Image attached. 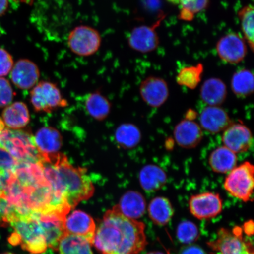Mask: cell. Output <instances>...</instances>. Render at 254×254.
<instances>
[{
  "instance_id": "1",
  "label": "cell",
  "mask_w": 254,
  "mask_h": 254,
  "mask_svg": "<svg viewBox=\"0 0 254 254\" xmlns=\"http://www.w3.org/2000/svg\"><path fill=\"white\" fill-rule=\"evenodd\" d=\"M144 222L124 215L117 205L104 214L93 241L101 254H138L148 242Z\"/></svg>"
},
{
  "instance_id": "2",
  "label": "cell",
  "mask_w": 254,
  "mask_h": 254,
  "mask_svg": "<svg viewBox=\"0 0 254 254\" xmlns=\"http://www.w3.org/2000/svg\"><path fill=\"white\" fill-rule=\"evenodd\" d=\"M38 161L57 197L71 209L93 196L94 186L87 170L73 166L65 155L39 154Z\"/></svg>"
},
{
  "instance_id": "3",
  "label": "cell",
  "mask_w": 254,
  "mask_h": 254,
  "mask_svg": "<svg viewBox=\"0 0 254 254\" xmlns=\"http://www.w3.org/2000/svg\"><path fill=\"white\" fill-rule=\"evenodd\" d=\"M41 215L23 219L12 222L14 232L9 238L13 246H20L22 249L32 254H41L48 248L47 237Z\"/></svg>"
},
{
  "instance_id": "4",
  "label": "cell",
  "mask_w": 254,
  "mask_h": 254,
  "mask_svg": "<svg viewBox=\"0 0 254 254\" xmlns=\"http://www.w3.org/2000/svg\"><path fill=\"white\" fill-rule=\"evenodd\" d=\"M0 145L20 164L36 163L39 160V151L33 136L27 133L4 129L0 132Z\"/></svg>"
},
{
  "instance_id": "5",
  "label": "cell",
  "mask_w": 254,
  "mask_h": 254,
  "mask_svg": "<svg viewBox=\"0 0 254 254\" xmlns=\"http://www.w3.org/2000/svg\"><path fill=\"white\" fill-rule=\"evenodd\" d=\"M224 188L233 197L243 202L253 201L254 167L250 161H244L228 173Z\"/></svg>"
},
{
  "instance_id": "6",
  "label": "cell",
  "mask_w": 254,
  "mask_h": 254,
  "mask_svg": "<svg viewBox=\"0 0 254 254\" xmlns=\"http://www.w3.org/2000/svg\"><path fill=\"white\" fill-rule=\"evenodd\" d=\"M102 37L97 30L86 25L75 27L69 32L67 45L75 55L86 57L95 55L100 50Z\"/></svg>"
},
{
  "instance_id": "7",
  "label": "cell",
  "mask_w": 254,
  "mask_h": 254,
  "mask_svg": "<svg viewBox=\"0 0 254 254\" xmlns=\"http://www.w3.org/2000/svg\"><path fill=\"white\" fill-rule=\"evenodd\" d=\"M207 244L220 254H254L253 244L244 237L242 228L239 227L231 230L221 228L215 239Z\"/></svg>"
},
{
  "instance_id": "8",
  "label": "cell",
  "mask_w": 254,
  "mask_h": 254,
  "mask_svg": "<svg viewBox=\"0 0 254 254\" xmlns=\"http://www.w3.org/2000/svg\"><path fill=\"white\" fill-rule=\"evenodd\" d=\"M32 106L37 112L52 113L68 106L61 91L53 82L43 81L37 83L30 93Z\"/></svg>"
},
{
  "instance_id": "9",
  "label": "cell",
  "mask_w": 254,
  "mask_h": 254,
  "mask_svg": "<svg viewBox=\"0 0 254 254\" xmlns=\"http://www.w3.org/2000/svg\"><path fill=\"white\" fill-rule=\"evenodd\" d=\"M216 52L222 62L237 64L246 58L248 53L247 44L242 35L230 32L217 41Z\"/></svg>"
},
{
  "instance_id": "10",
  "label": "cell",
  "mask_w": 254,
  "mask_h": 254,
  "mask_svg": "<svg viewBox=\"0 0 254 254\" xmlns=\"http://www.w3.org/2000/svg\"><path fill=\"white\" fill-rule=\"evenodd\" d=\"M190 213L198 220H208L221 213L222 199L217 193L205 192L192 195L189 201Z\"/></svg>"
},
{
  "instance_id": "11",
  "label": "cell",
  "mask_w": 254,
  "mask_h": 254,
  "mask_svg": "<svg viewBox=\"0 0 254 254\" xmlns=\"http://www.w3.org/2000/svg\"><path fill=\"white\" fill-rule=\"evenodd\" d=\"M222 141L225 147L234 153H243L252 147L253 142L252 132L243 123H232L222 132Z\"/></svg>"
},
{
  "instance_id": "12",
  "label": "cell",
  "mask_w": 254,
  "mask_h": 254,
  "mask_svg": "<svg viewBox=\"0 0 254 254\" xmlns=\"http://www.w3.org/2000/svg\"><path fill=\"white\" fill-rule=\"evenodd\" d=\"M139 93L143 101L152 108L163 106L170 94L166 81L155 76H150L142 81L139 86Z\"/></svg>"
},
{
  "instance_id": "13",
  "label": "cell",
  "mask_w": 254,
  "mask_h": 254,
  "mask_svg": "<svg viewBox=\"0 0 254 254\" xmlns=\"http://www.w3.org/2000/svg\"><path fill=\"white\" fill-rule=\"evenodd\" d=\"M64 227L65 233L84 237L93 244L97 227L93 218L86 212L75 210L66 215Z\"/></svg>"
},
{
  "instance_id": "14",
  "label": "cell",
  "mask_w": 254,
  "mask_h": 254,
  "mask_svg": "<svg viewBox=\"0 0 254 254\" xmlns=\"http://www.w3.org/2000/svg\"><path fill=\"white\" fill-rule=\"evenodd\" d=\"M40 71L36 63L29 59H20L16 62L11 71V79L20 90L33 88L39 82Z\"/></svg>"
},
{
  "instance_id": "15",
  "label": "cell",
  "mask_w": 254,
  "mask_h": 254,
  "mask_svg": "<svg viewBox=\"0 0 254 254\" xmlns=\"http://www.w3.org/2000/svg\"><path fill=\"white\" fill-rule=\"evenodd\" d=\"M155 28V25L153 27L140 25L135 27L128 37L129 47L140 53L154 52L160 44V39Z\"/></svg>"
},
{
  "instance_id": "16",
  "label": "cell",
  "mask_w": 254,
  "mask_h": 254,
  "mask_svg": "<svg viewBox=\"0 0 254 254\" xmlns=\"http://www.w3.org/2000/svg\"><path fill=\"white\" fill-rule=\"evenodd\" d=\"M174 137L180 147L186 149L194 148L202 140V129L198 123L191 119H186L181 121L175 127Z\"/></svg>"
},
{
  "instance_id": "17",
  "label": "cell",
  "mask_w": 254,
  "mask_h": 254,
  "mask_svg": "<svg viewBox=\"0 0 254 254\" xmlns=\"http://www.w3.org/2000/svg\"><path fill=\"white\" fill-rule=\"evenodd\" d=\"M199 125L210 134L223 132L232 123L228 113L220 106L205 107L199 115Z\"/></svg>"
},
{
  "instance_id": "18",
  "label": "cell",
  "mask_w": 254,
  "mask_h": 254,
  "mask_svg": "<svg viewBox=\"0 0 254 254\" xmlns=\"http://www.w3.org/2000/svg\"><path fill=\"white\" fill-rule=\"evenodd\" d=\"M33 142L40 154L51 155L59 152L63 145V136L52 127H43L33 136Z\"/></svg>"
},
{
  "instance_id": "19",
  "label": "cell",
  "mask_w": 254,
  "mask_h": 254,
  "mask_svg": "<svg viewBox=\"0 0 254 254\" xmlns=\"http://www.w3.org/2000/svg\"><path fill=\"white\" fill-rule=\"evenodd\" d=\"M227 96L226 85L222 79L212 77L206 79L200 88V97L209 106H220Z\"/></svg>"
},
{
  "instance_id": "20",
  "label": "cell",
  "mask_w": 254,
  "mask_h": 254,
  "mask_svg": "<svg viewBox=\"0 0 254 254\" xmlns=\"http://www.w3.org/2000/svg\"><path fill=\"white\" fill-rule=\"evenodd\" d=\"M139 181L145 191L155 192L166 185L167 175L166 171L157 165L147 164L139 171Z\"/></svg>"
},
{
  "instance_id": "21",
  "label": "cell",
  "mask_w": 254,
  "mask_h": 254,
  "mask_svg": "<svg viewBox=\"0 0 254 254\" xmlns=\"http://www.w3.org/2000/svg\"><path fill=\"white\" fill-rule=\"evenodd\" d=\"M117 206L126 217L137 220L145 214L146 201L141 193L135 190H128L122 196Z\"/></svg>"
},
{
  "instance_id": "22",
  "label": "cell",
  "mask_w": 254,
  "mask_h": 254,
  "mask_svg": "<svg viewBox=\"0 0 254 254\" xmlns=\"http://www.w3.org/2000/svg\"><path fill=\"white\" fill-rule=\"evenodd\" d=\"M208 164L214 172L227 174L237 166L236 153L222 145L214 149L208 157Z\"/></svg>"
},
{
  "instance_id": "23",
  "label": "cell",
  "mask_w": 254,
  "mask_h": 254,
  "mask_svg": "<svg viewBox=\"0 0 254 254\" xmlns=\"http://www.w3.org/2000/svg\"><path fill=\"white\" fill-rule=\"evenodd\" d=\"M4 125L14 129L24 128L30 122L29 110L24 103L15 102L8 105L2 113Z\"/></svg>"
},
{
  "instance_id": "24",
  "label": "cell",
  "mask_w": 254,
  "mask_h": 254,
  "mask_svg": "<svg viewBox=\"0 0 254 254\" xmlns=\"http://www.w3.org/2000/svg\"><path fill=\"white\" fill-rule=\"evenodd\" d=\"M149 217L155 224L164 226L172 219L174 211L170 200L163 196L152 199L148 206Z\"/></svg>"
},
{
  "instance_id": "25",
  "label": "cell",
  "mask_w": 254,
  "mask_h": 254,
  "mask_svg": "<svg viewBox=\"0 0 254 254\" xmlns=\"http://www.w3.org/2000/svg\"><path fill=\"white\" fill-rule=\"evenodd\" d=\"M92 245L86 238L65 233L59 241L57 251L59 254H93Z\"/></svg>"
},
{
  "instance_id": "26",
  "label": "cell",
  "mask_w": 254,
  "mask_h": 254,
  "mask_svg": "<svg viewBox=\"0 0 254 254\" xmlns=\"http://www.w3.org/2000/svg\"><path fill=\"white\" fill-rule=\"evenodd\" d=\"M231 88L233 93L238 97H249L253 93L254 89L253 72L246 68L237 71L232 76Z\"/></svg>"
},
{
  "instance_id": "27",
  "label": "cell",
  "mask_w": 254,
  "mask_h": 254,
  "mask_svg": "<svg viewBox=\"0 0 254 254\" xmlns=\"http://www.w3.org/2000/svg\"><path fill=\"white\" fill-rule=\"evenodd\" d=\"M85 108L91 117L101 121L109 116L111 106L106 97L99 92H95L87 95L85 101Z\"/></svg>"
},
{
  "instance_id": "28",
  "label": "cell",
  "mask_w": 254,
  "mask_h": 254,
  "mask_svg": "<svg viewBox=\"0 0 254 254\" xmlns=\"http://www.w3.org/2000/svg\"><path fill=\"white\" fill-rule=\"evenodd\" d=\"M142 134L138 127L131 123L120 125L115 132L117 144L125 149H132L140 143Z\"/></svg>"
},
{
  "instance_id": "29",
  "label": "cell",
  "mask_w": 254,
  "mask_h": 254,
  "mask_svg": "<svg viewBox=\"0 0 254 254\" xmlns=\"http://www.w3.org/2000/svg\"><path fill=\"white\" fill-rule=\"evenodd\" d=\"M204 66L202 63L184 66L180 69L176 77L177 84L190 90H194L202 80Z\"/></svg>"
},
{
  "instance_id": "30",
  "label": "cell",
  "mask_w": 254,
  "mask_h": 254,
  "mask_svg": "<svg viewBox=\"0 0 254 254\" xmlns=\"http://www.w3.org/2000/svg\"><path fill=\"white\" fill-rule=\"evenodd\" d=\"M254 9L252 5L244 6L238 11L243 37L252 52L254 50Z\"/></svg>"
},
{
  "instance_id": "31",
  "label": "cell",
  "mask_w": 254,
  "mask_h": 254,
  "mask_svg": "<svg viewBox=\"0 0 254 254\" xmlns=\"http://www.w3.org/2000/svg\"><path fill=\"white\" fill-rule=\"evenodd\" d=\"M209 0H180V19L187 21L192 20L196 14L208 8Z\"/></svg>"
},
{
  "instance_id": "32",
  "label": "cell",
  "mask_w": 254,
  "mask_h": 254,
  "mask_svg": "<svg viewBox=\"0 0 254 254\" xmlns=\"http://www.w3.org/2000/svg\"><path fill=\"white\" fill-rule=\"evenodd\" d=\"M199 230L196 225L190 221H184L179 225L177 237L181 243L190 244L198 239Z\"/></svg>"
},
{
  "instance_id": "33",
  "label": "cell",
  "mask_w": 254,
  "mask_h": 254,
  "mask_svg": "<svg viewBox=\"0 0 254 254\" xmlns=\"http://www.w3.org/2000/svg\"><path fill=\"white\" fill-rule=\"evenodd\" d=\"M14 96L13 90L7 79L0 77V108L8 106Z\"/></svg>"
},
{
  "instance_id": "34",
  "label": "cell",
  "mask_w": 254,
  "mask_h": 254,
  "mask_svg": "<svg viewBox=\"0 0 254 254\" xmlns=\"http://www.w3.org/2000/svg\"><path fill=\"white\" fill-rule=\"evenodd\" d=\"M14 65L12 57L7 50L0 48V77L7 75Z\"/></svg>"
},
{
  "instance_id": "35",
  "label": "cell",
  "mask_w": 254,
  "mask_h": 254,
  "mask_svg": "<svg viewBox=\"0 0 254 254\" xmlns=\"http://www.w3.org/2000/svg\"><path fill=\"white\" fill-rule=\"evenodd\" d=\"M179 254H206L201 248L196 246H189L184 247Z\"/></svg>"
},
{
  "instance_id": "36",
  "label": "cell",
  "mask_w": 254,
  "mask_h": 254,
  "mask_svg": "<svg viewBox=\"0 0 254 254\" xmlns=\"http://www.w3.org/2000/svg\"><path fill=\"white\" fill-rule=\"evenodd\" d=\"M7 205L5 200L2 198L0 193V224H5L6 214H7Z\"/></svg>"
},
{
  "instance_id": "37",
  "label": "cell",
  "mask_w": 254,
  "mask_h": 254,
  "mask_svg": "<svg viewBox=\"0 0 254 254\" xmlns=\"http://www.w3.org/2000/svg\"><path fill=\"white\" fill-rule=\"evenodd\" d=\"M243 231L247 236H252L254 233L253 222L252 221L247 222L244 225V230Z\"/></svg>"
},
{
  "instance_id": "38",
  "label": "cell",
  "mask_w": 254,
  "mask_h": 254,
  "mask_svg": "<svg viewBox=\"0 0 254 254\" xmlns=\"http://www.w3.org/2000/svg\"><path fill=\"white\" fill-rule=\"evenodd\" d=\"M8 0H0V16L4 15L7 11Z\"/></svg>"
},
{
  "instance_id": "39",
  "label": "cell",
  "mask_w": 254,
  "mask_h": 254,
  "mask_svg": "<svg viewBox=\"0 0 254 254\" xmlns=\"http://www.w3.org/2000/svg\"><path fill=\"white\" fill-rule=\"evenodd\" d=\"M168 2L171 3V4L177 5L179 4L180 0H166Z\"/></svg>"
},
{
  "instance_id": "40",
  "label": "cell",
  "mask_w": 254,
  "mask_h": 254,
  "mask_svg": "<svg viewBox=\"0 0 254 254\" xmlns=\"http://www.w3.org/2000/svg\"><path fill=\"white\" fill-rule=\"evenodd\" d=\"M5 128V125L2 120L0 118V132L3 131Z\"/></svg>"
},
{
  "instance_id": "41",
  "label": "cell",
  "mask_w": 254,
  "mask_h": 254,
  "mask_svg": "<svg viewBox=\"0 0 254 254\" xmlns=\"http://www.w3.org/2000/svg\"><path fill=\"white\" fill-rule=\"evenodd\" d=\"M146 254H165L164 253H162L160 252H149Z\"/></svg>"
},
{
  "instance_id": "42",
  "label": "cell",
  "mask_w": 254,
  "mask_h": 254,
  "mask_svg": "<svg viewBox=\"0 0 254 254\" xmlns=\"http://www.w3.org/2000/svg\"><path fill=\"white\" fill-rule=\"evenodd\" d=\"M15 254L11 253V252H6V253H2V254Z\"/></svg>"
}]
</instances>
